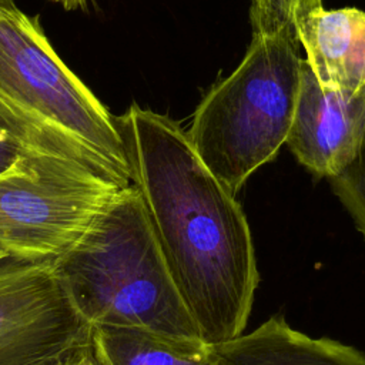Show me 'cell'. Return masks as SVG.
<instances>
[{
	"label": "cell",
	"mask_w": 365,
	"mask_h": 365,
	"mask_svg": "<svg viewBox=\"0 0 365 365\" xmlns=\"http://www.w3.org/2000/svg\"><path fill=\"white\" fill-rule=\"evenodd\" d=\"M90 365H97V364L93 361V358H91V356H90Z\"/></svg>",
	"instance_id": "obj_17"
},
{
	"label": "cell",
	"mask_w": 365,
	"mask_h": 365,
	"mask_svg": "<svg viewBox=\"0 0 365 365\" xmlns=\"http://www.w3.org/2000/svg\"><path fill=\"white\" fill-rule=\"evenodd\" d=\"M7 257H11V255H10L6 250H3V248L0 247V261H1V259H4V258H7Z\"/></svg>",
	"instance_id": "obj_16"
},
{
	"label": "cell",
	"mask_w": 365,
	"mask_h": 365,
	"mask_svg": "<svg viewBox=\"0 0 365 365\" xmlns=\"http://www.w3.org/2000/svg\"><path fill=\"white\" fill-rule=\"evenodd\" d=\"M24 151L7 135L0 133V174L19 165Z\"/></svg>",
	"instance_id": "obj_13"
},
{
	"label": "cell",
	"mask_w": 365,
	"mask_h": 365,
	"mask_svg": "<svg viewBox=\"0 0 365 365\" xmlns=\"http://www.w3.org/2000/svg\"><path fill=\"white\" fill-rule=\"evenodd\" d=\"M0 133L26 153L77 164L118 188L131 185L114 115L14 0L0 6Z\"/></svg>",
	"instance_id": "obj_2"
},
{
	"label": "cell",
	"mask_w": 365,
	"mask_h": 365,
	"mask_svg": "<svg viewBox=\"0 0 365 365\" xmlns=\"http://www.w3.org/2000/svg\"><path fill=\"white\" fill-rule=\"evenodd\" d=\"M90 335L54 259L0 261V365H66Z\"/></svg>",
	"instance_id": "obj_6"
},
{
	"label": "cell",
	"mask_w": 365,
	"mask_h": 365,
	"mask_svg": "<svg viewBox=\"0 0 365 365\" xmlns=\"http://www.w3.org/2000/svg\"><path fill=\"white\" fill-rule=\"evenodd\" d=\"M66 365H90V352L77 356L76 359L70 361V362L66 364Z\"/></svg>",
	"instance_id": "obj_15"
},
{
	"label": "cell",
	"mask_w": 365,
	"mask_h": 365,
	"mask_svg": "<svg viewBox=\"0 0 365 365\" xmlns=\"http://www.w3.org/2000/svg\"><path fill=\"white\" fill-rule=\"evenodd\" d=\"M212 349L222 365H365L364 352L331 338L308 336L282 315Z\"/></svg>",
	"instance_id": "obj_9"
},
{
	"label": "cell",
	"mask_w": 365,
	"mask_h": 365,
	"mask_svg": "<svg viewBox=\"0 0 365 365\" xmlns=\"http://www.w3.org/2000/svg\"><path fill=\"white\" fill-rule=\"evenodd\" d=\"M50 1L63 6V9H66V10H76V9L84 7L87 0H50Z\"/></svg>",
	"instance_id": "obj_14"
},
{
	"label": "cell",
	"mask_w": 365,
	"mask_h": 365,
	"mask_svg": "<svg viewBox=\"0 0 365 365\" xmlns=\"http://www.w3.org/2000/svg\"><path fill=\"white\" fill-rule=\"evenodd\" d=\"M54 262L90 329L137 328L204 344L133 185L120 190L83 237Z\"/></svg>",
	"instance_id": "obj_3"
},
{
	"label": "cell",
	"mask_w": 365,
	"mask_h": 365,
	"mask_svg": "<svg viewBox=\"0 0 365 365\" xmlns=\"http://www.w3.org/2000/svg\"><path fill=\"white\" fill-rule=\"evenodd\" d=\"M365 137V88L345 97L322 88L302 61L299 91L287 143L295 158L317 177L339 175Z\"/></svg>",
	"instance_id": "obj_7"
},
{
	"label": "cell",
	"mask_w": 365,
	"mask_h": 365,
	"mask_svg": "<svg viewBox=\"0 0 365 365\" xmlns=\"http://www.w3.org/2000/svg\"><path fill=\"white\" fill-rule=\"evenodd\" d=\"M297 37L322 88L345 97L365 88V11L322 7L299 23Z\"/></svg>",
	"instance_id": "obj_8"
},
{
	"label": "cell",
	"mask_w": 365,
	"mask_h": 365,
	"mask_svg": "<svg viewBox=\"0 0 365 365\" xmlns=\"http://www.w3.org/2000/svg\"><path fill=\"white\" fill-rule=\"evenodd\" d=\"M120 190L77 164L24 151L0 174V247L21 259H56Z\"/></svg>",
	"instance_id": "obj_5"
},
{
	"label": "cell",
	"mask_w": 365,
	"mask_h": 365,
	"mask_svg": "<svg viewBox=\"0 0 365 365\" xmlns=\"http://www.w3.org/2000/svg\"><path fill=\"white\" fill-rule=\"evenodd\" d=\"M88 352L97 365H222L207 344L177 341L137 328H91Z\"/></svg>",
	"instance_id": "obj_10"
},
{
	"label": "cell",
	"mask_w": 365,
	"mask_h": 365,
	"mask_svg": "<svg viewBox=\"0 0 365 365\" xmlns=\"http://www.w3.org/2000/svg\"><path fill=\"white\" fill-rule=\"evenodd\" d=\"M298 48L291 31H252L238 67L195 108L190 144L232 194L287 143L304 61Z\"/></svg>",
	"instance_id": "obj_4"
},
{
	"label": "cell",
	"mask_w": 365,
	"mask_h": 365,
	"mask_svg": "<svg viewBox=\"0 0 365 365\" xmlns=\"http://www.w3.org/2000/svg\"><path fill=\"white\" fill-rule=\"evenodd\" d=\"M7 1H10V0H0V6L4 4V3H7Z\"/></svg>",
	"instance_id": "obj_18"
},
{
	"label": "cell",
	"mask_w": 365,
	"mask_h": 365,
	"mask_svg": "<svg viewBox=\"0 0 365 365\" xmlns=\"http://www.w3.org/2000/svg\"><path fill=\"white\" fill-rule=\"evenodd\" d=\"M329 181L365 240V137L354 161Z\"/></svg>",
	"instance_id": "obj_12"
},
{
	"label": "cell",
	"mask_w": 365,
	"mask_h": 365,
	"mask_svg": "<svg viewBox=\"0 0 365 365\" xmlns=\"http://www.w3.org/2000/svg\"><path fill=\"white\" fill-rule=\"evenodd\" d=\"M322 7V0H251L252 31L285 30L297 36L299 23Z\"/></svg>",
	"instance_id": "obj_11"
},
{
	"label": "cell",
	"mask_w": 365,
	"mask_h": 365,
	"mask_svg": "<svg viewBox=\"0 0 365 365\" xmlns=\"http://www.w3.org/2000/svg\"><path fill=\"white\" fill-rule=\"evenodd\" d=\"M131 175L174 285L202 339L242 334L259 281L247 217L170 117L131 104L114 115Z\"/></svg>",
	"instance_id": "obj_1"
}]
</instances>
